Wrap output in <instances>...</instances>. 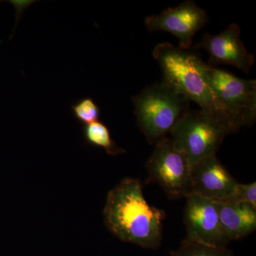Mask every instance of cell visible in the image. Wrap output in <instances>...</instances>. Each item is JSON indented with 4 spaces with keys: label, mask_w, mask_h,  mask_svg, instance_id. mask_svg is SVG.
I'll return each instance as SVG.
<instances>
[{
    "label": "cell",
    "mask_w": 256,
    "mask_h": 256,
    "mask_svg": "<svg viewBox=\"0 0 256 256\" xmlns=\"http://www.w3.org/2000/svg\"><path fill=\"white\" fill-rule=\"evenodd\" d=\"M104 215L107 228L122 242L148 249L161 245L164 212L148 203L139 180L124 178L110 190Z\"/></svg>",
    "instance_id": "obj_1"
},
{
    "label": "cell",
    "mask_w": 256,
    "mask_h": 256,
    "mask_svg": "<svg viewBox=\"0 0 256 256\" xmlns=\"http://www.w3.org/2000/svg\"><path fill=\"white\" fill-rule=\"evenodd\" d=\"M152 55L161 68L162 82L202 110L218 116L236 132L210 87L206 63L195 54L168 42L156 45Z\"/></svg>",
    "instance_id": "obj_2"
},
{
    "label": "cell",
    "mask_w": 256,
    "mask_h": 256,
    "mask_svg": "<svg viewBox=\"0 0 256 256\" xmlns=\"http://www.w3.org/2000/svg\"><path fill=\"white\" fill-rule=\"evenodd\" d=\"M139 129L156 144L170 133L190 110V102L162 82L146 88L132 98Z\"/></svg>",
    "instance_id": "obj_3"
},
{
    "label": "cell",
    "mask_w": 256,
    "mask_h": 256,
    "mask_svg": "<svg viewBox=\"0 0 256 256\" xmlns=\"http://www.w3.org/2000/svg\"><path fill=\"white\" fill-rule=\"evenodd\" d=\"M234 132L230 126L218 116L202 109H190L169 137L188 156L192 166L200 160L216 156L225 138Z\"/></svg>",
    "instance_id": "obj_4"
},
{
    "label": "cell",
    "mask_w": 256,
    "mask_h": 256,
    "mask_svg": "<svg viewBox=\"0 0 256 256\" xmlns=\"http://www.w3.org/2000/svg\"><path fill=\"white\" fill-rule=\"evenodd\" d=\"M212 90L236 132L250 126L256 119V82L236 76L206 64Z\"/></svg>",
    "instance_id": "obj_5"
},
{
    "label": "cell",
    "mask_w": 256,
    "mask_h": 256,
    "mask_svg": "<svg viewBox=\"0 0 256 256\" xmlns=\"http://www.w3.org/2000/svg\"><path fill=\"white\" fill-rule=\"evenodd\" d=\"M146 168L150 181L158 184L169 198L192 194L191 163L170 137L156 143Z\"/></svg>",
    "instance_id": "obj_6"
},
{
    "label": "cell",
    "mask_w": 256,
    "mask_h": 256,
    "mask_svg": "<svg viewBox=\"0 0 256 256\" xmlns=\"http://www.w3.org/2000/svg\"><path fill=\"white\" fill-rule=\"evenodd\" d=\"M208 15L194 1L188 0L175 8H168L160 14L146 18L150 32H165L178 38L180 48L186 50L191 46L197 32L208 22Z\"/></svg>",
    "instance_id": "obj_7"
},
{
    "label": "cell",
    "mask_w": 256,
    "mask_h": 256,
    "mask_svg": "<svg viewBox=\"0 0 256 256\" xmlns=\"http://www.w3.org/2000/svg\"><path fill=\"white\" fill-rule=\"evenodd\" d=\"M186 198L184 220L186 239L210 246L226 247L229 242L220 225L216 202L195 194Z\"/></svg>",
    "instance_id": "obj_8"
},
{
    "label": "cell",
    "mask_w": 256,
    "mask_h": 256,
    "mask_svg": "<svg viewBox=\"0 0 256 256\" xmlns=\"http://www.w3.org/2000/svg\"><path fill=\"white\" fill-rule=\"evenodd\" d=\"M206 50L212 64H228L248 74L255 63V56L248 52L240 40V28L232 24L218 34H206L197 46Z\"/></svg>",
    "instance_id": "obj_9"
},
{
    "label": "cell",
    "mask_w": 256,
    "mask_h": 256,
    "mask_svg": "<svg viewBox=\"0 0 256 256\" xmlns=\"http://www.w3.org/2000/svg\"><path fill=\"white\" fill-rule=\"evenodd\" d=\"M192 194L215 202H224L238 182L216 158L212 156L192 166Z\"/></svg>",
    "instance_id": "obj_10"
},
{
    "label": "cell",
    "mask_w": 256,
    "mask_h": 256,
    "mask_svg": "<svg viewBox=\"0 0 256 256\" xmlns=\"http://www.w3.org/2000/svg\"><path fill=\"white\" fill-rule=\"evenodd\" d=\"M224 235L229 242L255 232L256 208L245 204L216 202Z\"/></svg>",
    "instance_id": "obj_11"
},
{
    "label": "cell",
    "mask_w": 256,
    "mask_h": 256,
    "mask_svg": "<svg viewBox=\"0 0 256 256\" xmlns=\"http://www.w3.org/2000/svg\"><path fill=\"white\" fill-rule=\"evenodd\" d=\"M82 133L84 140L88 144L96 148H102L109 156H116L126 152L124 150L120 148L114 142L111 137L110 130L100 121L85 124Z\"/></svg>",
    "instance_id": "obj_12"
},
{
    "label": "cell",
    "mask_w": 256,
    "mask_h": 256,
    "mask_svg": "<svg viewBox=\"0 0 256 256\" xmlns=\"http://www.w3.org/2000/svg\"><path fill=\"white\" fill-rule=\"evenodd\" d=\"M172 256H233L226 247H216L185 239Z\"/></svg>",
    "instance_id": "obj_13"
},
{
    "label": "cell",
    "mask_w": 256,
    "mask_h": 256,
    "mask_svg": "<svg viewBox=\"0 0 256 256\" xmlns=\"http://www.w3.org/2000/svg\"><path fill=\"white\" fill-rule=\"evenodd\" d=\"M74 117L80 124H88L96 122L100 117V107L90 97L82 98L70 106Z\"/></svg>",
    "instance_id": "obj_14"
},
{
    "label": "cell",
    "mask_w": 256,
    "mask_h": 256,
    "mask_svg": "<svg viewBox=\"0 0 256 256\" xmlns=\"http://www.w3.org/2000/svg\"><path fill=\"white\" fill-rule=\"evenodd\" d=\"M224 202L245 204L256 208V183L240 184L236 186L233 193Z\"/></svg>",
    "instance_id": "obj_15"
}]
</instances>
